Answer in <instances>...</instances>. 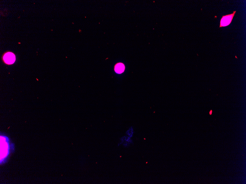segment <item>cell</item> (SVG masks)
<instances>
[{"mask_svg": "<svg viewBox=\"0 0 246 184\" xmlns=\"http://www.w3.org/2000/svg\"><path fill=\"white\" fill-rule=\"evenodd\" d=\"M236 13V11H235L230 15L222 16L220 21L219 28L227 26L231 24Z\"/></svg>", "mask_w": 246, "mask_h": 184, "instance_id": "6da1fadb", "label": "cell"}, {"mask_svg": "<svg viewBox=\"0 0 246 184\" xmlns=\"http://www.w3.org/2000/svg\"><path fill=\"white\" fill-rule=\"evenodd\" d=\"M3 59L5 63L6 64H11L15 62V55L13 54L11 52H8L4 56Z\"/></svg>", "mask_w": 246, "mask_h": 184, "instance_id": "7a4b0ae2", "label": "cell"}, {"mask_svg": "<svg viewBox=\"0 0 246 184\" xmlns=\"http://www.w3.org/2000/svg\"><path fill=\"white\" fill-rule=\"evenodd\" d=\"M114 69L116 73L121 74L125 70V66L122 63H118L115 66Z\"/></svg>", "mask_w": 246, "mask_h": 184, "instance_id": "3957f363", "label": "cell"}, {"mask_svg": "<svg viewBox=\"0 0 246 184\" xmlns=\"http://www.w3.org/2000/svg\"><path fill=\"white\" fill-rule=\"evenodd\" d=\"M211 112H212V111H210V114H211Z\"/></svg>", "mask_w": 246, "mask_h": 184, "instance_id": "277c9868", "label": "cell"}]
</instances>
